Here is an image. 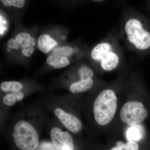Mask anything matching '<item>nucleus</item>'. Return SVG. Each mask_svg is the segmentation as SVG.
<instances>
[{"label": "nucleus", "mask_w": 150, "mask_h": 150, "mask_svg": "<svg viewBox=\"0 0 150 150\" xmlns=\"http://www.w3.org/2000/svg\"><path fill=\"white\" fill-rule=\"evenodd\" d=\"M117 96L114 91L106 89L100 92L93 105V114L96 122L105 126L112 121L117 110Z\"/></svg>", "instance_id": "f257e3e1"}, {"label": "nucleus", "mask_w": 150, "mask_h": 150, "mask_svg": "<svg viewBox=\"0 0 150 150\" xmlns=\"http://www.w3.org/2000/svg\"><path fill=\"white\" fill-rule=\"evenodd\" d=\"M15 144L20 150H35L39 145V136L31 124L25 121L18 122L12 134Z\"/></svg>", "instance_id": "f03ea898"}, {"label": "nucleus", "mask_w": 150, "mask_h": 150, "mask_svg": "<svg viewBox=\"0 0 150 150\" xmlns=\"http://www.w3.org/2000/svg\"><path fill=\"white\" fill-rule=\"evenodd\" d=\"M124 30L128 41L136 49L145 50L150 48V33L144 28L139 20H128L125 23Z\"/></svg>", "instance_id": "7ed1b4c3"}, {"label": "nucleus", "mask_w": 150, "mask_h": 150, "mask_svg": "<svg viewBox=\"0 0 150 150\" xmlns=\"http://www.w3.org/2000/svg\"><path fill=\"white\" fill-rule=\"evenodd\" d=\"M91 55L93 60L99 62L102 69L106 71L115 69L119 64V56L109 42L98 44L93 48Z\"/></svg>", "instance_id": "20e7f679"}, {"label": "nucleus", "mask_w": 150, "mask_h": 150, "mask_svg": "<svg viewBox=\"0 0 150 150\" xmlns=\"http://www.w3.org/2000/svg\"><path fill=\"white\" fill-rule=\"evenodd\" d=\"M149 115V110L143 102L137 100L126 102L120 112L121 121L130 126L143 123Z\"/></svg>", "instance_id": "39448f33"}, {"label": "nucleus", "mask_w": 150, "mask_h": 150, "mask_svg": "<svg viewBox=\"0 0 150 150\" xmlns=\"http://www.w3.org/2000/svg\"><path fill=\"white\" fill-rule=\"evenodd\" d=\"M50 137L52 145L56 150H74V142L68 131H63L58 127L51 129Z\"/></svg>", "instance_id": "423d86ee"}, {"label": "nucleus", "mask_w": 150, "mask_h": 150, "mask_svg": "<svg viewBox=\"0 0 150 150\" xmlns=\"http://www.w3.org/2000/svg\"><path fill=\"white\" fill-rule=\"evenodd\" d=\"M54 112L65 128L73 134H77L82 129V122L74 115L60 108H56Z\"/></svg>", "instance_id": "0eeeda50"}, {"label": "nucleus", "mask_w": 150, "mask_h": 150, "mask_svg": "<svg viewBox=\"0 0 150 150\" xmlns=\"http://www.w3.org/2000/svg\"><path fill=\"white\" fill-rule=\"evenodd\" d=\"M125 138L127 141H133L138 143H144L146 141V129L140 124L131 126L125 133Z\"/></svg>", "instance_id": "6e6552de"}, {"label": "nucleus", "mask_w": 150, "mask_h": 150, "mask_svg": "<svg viewBox=\"0 0 150 150\" xmlns=\"http://www.w3.org/2000/svg\"><path fill=\"white\" fill-rule=\"evenodd\" d=\"M57 45L58 43L56 40L48 34H42L38 39V47L44 54H47L50 52Z\"/></svg>", "instance_id": "1a4fd4ad"}, {"label": "nucleus", "mask_w": 150, "mask_h": 150, "mask_svg": "<svg viewBox=\"0 0 150 150\" xmlns=\"http://www.w3.org/2000/svg\"><path fill=\"white\" fill-rule=\"evenodd\" d=\"M92 79H80L79 81L72 84L70 86L69 90L72 93H81L88 91L91 88L93 84Z\"/></svg>", "instance_id": "9d476101"}, {"label": "nucleus", "mask_w": 150, "mask_h": 150, "mask_svg": "<svg viewBox=\"0 0 150 150\" xmlns=\"http://www.w3.org/2000/svg\"><path fill=\"white\" fill-rule=\"evenodd\" d=\"M15 39L21 50L33 48L36 43L35 39L27 33H18L16 36Z\"/></svg>", "instance_id": "9b49d317"}, {"label": "nucleus", "mask_w": 150, "mask_h": 150, "mask_svg": "<svg viewBox=\"0 0 150 150\" xmlns=\"http://www.w3.org/2000/svg\"><path fill=\"white\" fill-rule=\"evenodd\" d=\"M46 62L48 65L55 69H62L70 64L69 59L53 54L49 55L46 59Z\"/></svg>", "instance_id": "f8f14e48"}, {"label": "nucleus", "mask_w": 150, "mask_h": 150, "mask_svg": "<svg viewBox=\"0 0 150 150\" xmlns=\"http://www.w3.org/2000/svg\"><path fill=\"white\" fill-rule=\"evenodd\" d=\"M140 144L133 141H126L125 142L121 140H118L109 150H141L142 148Z\"/></svg>", "instance_id": "ddd939ff"}, {"label": "nucleus", "mask_w": 150, "mask_h": 150, "mask_svg": "<svg viewBox=\"0 0 150 150\" xmlns=\"http://www.w3.org/2000/svg\"><path fill=\"white\" fill-rule=\"evenodd\" d=\"M23 88L22 84L16 81H5L1 84V89L4 92L13 91L15 90H21Z\"/></svg>", "instance_id": "4468645a"}, {"label": "nucleus", "mask_w": 150, "mask_h": 150, "mask_svg": "<svg viewBox=\"0 0 150 150\" xmlns=\"http://www.w3.org/2000/svg\"><path fill=\"white\" fill-rule=\"evenodd\" d=\"M74 51L71 47L69 46H59L54 48L52 54H56L69 59L74 55Z\"/></svg>", "instance_id": "2eb2a0df"}, {"label": "nucleus", "mask_w": 150, "mask_h": 150, "mask_svg": "<svg viewBox=\"0 0 150 150\" xmlns=\"http://www.w3.org/2000/svg\"><path fill=\"white\" fill-rule=\"evenodd\" d=\"M79 74L80 79H92L94 75L92 69L87 66H83L80 67L79 69Z\"/></svg>", "instance_id": "dca6fc26"}, {"label": "nucleus", "mask_w": 150, "mask_h": 150, "mask_svg": "<svg viewBox=\"0 0 150 150\" xmlns=\"http://www.w3.org/2000/svg\"><path fill=\"white\" fill-rule=\"evenodd\" d=\"M6 6H13L17 8H21L24 6L25 0H1Z\"/></svg>", "instance_id": "f3484780"}, {"label": "nucleus", "mask_w": 150, "mask_h": 150, "mask_svg": "<svg viewBox=\"0 0 150 150\" xmlns=\"http://www.w3.org/2000/svg\"><path fill=\"white\" fill-rule=\"evenodd\" d=\"M16 99L15 95L13 93H8L4 97L3 101L7 106H11L15 104Z\"/></svg>", "instance_id": "a211bd4d"}, {"label": "nucleus", "mask_w": 150, "mask_h": 150, "mask_svg": "<svg viewBox=\"0 0 150 150\" xmlns=\"http://www.w3.org/2000/svg\"><path fill=\"white\" fill-rule=\"evenodd\" d=\"M7 46L10 49L18 50L20 48L16 40L13 38H11L8 40L7 43Z\"/></svg>", "instance_id": "6ab92c4d"}, {"label": "nucleus", "mask_w": 150, "mask_h": 150, "mask_svg": "<svg viewBox=\"0 0 150 150\" xmlns=\"http://www.w3.org/2000/svg\"><path fill=\"white\" fill-rule=\"evenodd\" d=\"M12 93L15 95L17 101H21L24 98V94L21 90H15L12 91Z\"/></svg>", "instance_id": "aec40b11"}, {"label": "nucleus", "mask_w": 150, "mask_h": 150, "mask_svg": "<svg viewBox=\"0 0 150 150\" xmlns=\"http://www.w3.org/2000/svg\"><path fill=\"white\" fill-rule=\"evenodd\" d=\"M34 51V48H27L21 50L22 54L25 57H29L33 54Z\"/></svg>", "instance_id": "412c9836"}]
</instances>
